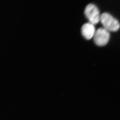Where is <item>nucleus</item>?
<instances>
[{"label":"nucleus","instance_id":"obj_1","mask_svg":"<svg viewBox=\"0 0 120 120\" xmlns=\"http://www.w3.org/2000/svg\"><path fill=\"white\" fill-rule=\"evenodd\" d=\"M100 22L103 28L110 32H116L120 28L119 22L109 13H102L101 15Z\"/></svg>","mask_w":120,"mask_h":120},{"label":"nucleus","instance_id":"obj_2","mask_svg":"<svg viewBox=\"0 0 120 120\" xmlns=\"http://www.w3.org/2000/svg\"><path fill=\"white\" fill-rule=\"evenodd\" d=\"M84 14L89 22L94 25L100 22L101 15L98 7L93 4H90L86 6L84 10Z\"/></svg>","mask_w":120,"mask_h":120},{"label":"nucleus","instance_id":"obj_3","mask_svg":"<svg viewBox=\"0 0 120 120\" xmlns=\"http://www.w3.org/2000/svg\"><path fill=\"white\" fill-rule=\"evenodd\" d=\"M110 38V32L103 27L96 30L93 37V40L97 45L102 47L107 44Z\"/></svg>","mask_w":120,"mask_h":120},{"label":"nucleus","instance_id":"obj_4","mask_svg":"<svg viewBox=\"0 0 120 120\" xmlns=\"http://www.w3.org/2000/svg\"><path fill=\"white\" fill-rule=\"evenodd\" d=\"M95 25L90 22L85 23L82 27L81 33L82 36L87 40L93 38L96 32Z\"/></svg>","mask_w":120,"mask_h":120}]
</instances>
